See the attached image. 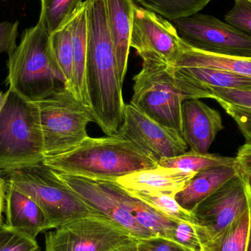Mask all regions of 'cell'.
Wrapping results in <instances>:
<instances>
[{
    "label": "cell",
    "instance_id": "obj_14",
    "mask_svg": "<svg viewBox=\"0 0 251 251\" xmlns=\"http://www.w3.org/2000/svg\"><path fill=\"white\" fill-rule=\"evenodd\" d=\"M182 137L190 151L207 153L217 134L224 129L219 112L200 100L184 101L181 107Z\"/></svg>",
    "mask_w": 251,
    "mask_h": 251
},
{
    "label": "cell",
    "instance_id": "obj_37",
    "mask_svg": "<svg viewBox=\"0 0 251 251\" xmlns=\"http://www.w3.org/2000/svg\"><path fill=\"white\" fill-rule=\"evenodd\" d=\"M6 181L0 178V226L2 223V213L5 209Z\"/></svg>",
    "mask_w": 251,
    "mask_h": 251
},
{
    "label": "cell",
    "instance_id": "obj_8",
    "mask_svg": "<svg viewBox=\"0 0 251 251\" xmlns=\"http://www.w3.org/2000/svg\"><path fill=\"white\" fill-rule=\"evenodd\" d=\"M251 206V179L240 171L193 210L203 246L221 235Z\"/></svg>",
    "mask_w": 251,
    "mask_h": 251
},
{
    "label": "cell",
    "instance_id": "obj_6",
    "mask_svg": "<svg viewBox=\"0 0 251 251\" xmlns=\"http://www.w3.org/2000/svg\"><path fill=\"white\" fill-rule=\"evenodd\" d=\"M6 178V182L41 207L51 229L82 217L101 215L88 206L43 162L10 171Z\"/></svg>",
    "mask_w": 251,
    "mask_h": 251
},
{
    "label": "cell",
    "instance_id": "obj_36",
    "mask_svg": "<svg viewBox=\"0 0 251 251\" xmlns=\"http://www.w3.org/2000/svg\"><path fill=\"white\" fill-rule=\"evenodd\" d=\"M235 158L240 171L251 179V144L245 143L242 146Z\"/></svg>",
    "mask_w": 251,
    "mask_h": 251
},
{
    "label": "cell",
    "instance_id": "obj_40",
    "mask_svg": "<svg viewBox=\"0 0 251 251\" xmlns=\"http://www.w3.org/2000/svg\"><path fill=\"white\" fill-rule=\"evenodd\" d=\"M247 251H251V227L250 237H249V246H248Z\"/></svg>",
    "mask_w": 251,
    "mask_h": 251
},
{
    "label": "cell",
    "instance_id": "obj_1",
    "mask_svg": "<svg viewBox=\"0 0 251 251\" xmlns=\"http://www.w3.org/2000/svg\"><path fill=\"white\" fill-rule=\"evenodd\" d=\"M86 85L95 123L104 134L119 131L126 104L116 52L106 19L104 0H87Z\"/></svg>",
    "mask_w": 251,
    "mask_h": 251
},
{
    "label": "cell",
    "instance_id": "obj_17",
    "mask_svg": "<svg viewBox=\"0 0 251 251\" xmlns=\"http://www.w3.org/2000/svg\"><path fill=\"white\" fill-rule=\"evenodd\" d=\"M195 175L176 168L158 166L124 176L116 182L131 193H162L175 196Z\"/></svg>",
    "mask_w": 251,
    "mask_h": 251
},
{
    "label": "cell",
    "instance_id": "obj_35",
    "mask_svg": "<svg viewBox=\"0 0 251 251\" xmlns=\"http://www.w3.org/2000/svg\"><path fill=\"white\" fill-rule=\"evenodd\" d=\"M138 251H188L173 240L161 237L137 240Z\"/></svg>",
    "mask_w": 251,
    "mask_h": 251
},
{
    "label": "cell",
    "instance_id": "obj_33",
    "mask_svg": "<svg viewBox=\"0 0 251 251\" xmlns=\"http://www.w3.org/2000/svg\"><path fill=\"white\" fill-rule=\"evenodd\" d=\"M19 23L16 22H0V54L2 53L10 55L17 47Z\"/></svg>",
    "mask_w": 251,
    "mask_h": 251
},
{
    "label": "cell",
    "instance_id": "obj_3",
    "mask_svg": "<svg viewBox=\"0 0 251 251\" xmlns=\"http://www.w3.org/2000/svg\"><path fill=\"white\" fill-rule=\"evenodd\" d=\"M130 104L156 123L182 137L181 107L185 100L212 99L210 91L175 68L162 63H143L133 77Z\"/></svg>",
    "mask_w": 251,
    "mask_h": 251
},
{
    "label": "cell",
    "instance_id": "obj_28",
    "mask_svg": "<svg viewBox=\"0 0 251 251\" xmlns=\"http://www.w3.org/2000/svg\"><path fill=\"white\" fill-rule=\"evenodd\" d=\"M82 0H41L40 16L50 34L66 23Z\"/></svg>",
    "mask_w": 251,
    "mask_h": 251
},
{
    "label": "cell",
    "instance_id": "obj_24",
    "mask_svg": "<svg viewBox=\"0 0 251 251\" xmlns=\"http://www.w3.org/2000/svg\"><path fill=\"white\" fill-rule=\"evenodd\" d=\"M51 51L59 70L64 79V85L71 90L73 67L72 16L57 30L50 34Z\"/></svg>",
    "mask_w": 251,
    "mask_h": 251
},
{
    "label": "cell",
    "instance_id": "obj_42",
    "mask_svg": "<svg viewBox=\"0 0 251 251\" xmlns=\"http://www.w3.org/2000/svg\"><path fill=\"white\" fill-rule=\"evenodd\" d=\"M248 1H250V2L251 3V0H248Z\"/></svg>",
    "mask_w": 251,
    "mask_h": 251
},
{
    "label": "cell",
    "instance_id": "obj_5",
    "mask_svg": "<svg viewBox=\"0 0 251 251\" xmlns=\"http://www.w3.org/2000/svg\"><path fill=\"white\" fill-rule=\"evenodd\" d=\"M0 112V176L44 159V138L36 103L12 88Z\"/></svg>",
    "mask_w": 251,
    "mask_h": 251
},
{
    "label": "cell",
    "instance_id": "obj_31",
    "mask_svg": "<svg viewBox=\"0 0 251 251\" xmlns=\"http://www.w3.org/2000/svg\"><path fill=\"white\" fill-rule=\"evenodd\" d=\"M173 241L188 251H202L203 243L199 237L196 225L189 222H177Z\"/></svg>",
    "mask_w": 251,
    "mask_h": 251
},
{
    "label": "cell",
    "instance_id": "obj_15",
    "mask_svg": "<svg viewBox=\"0 0 251 251\" xmlns=\"http://www.w3.org/2000/svg\"><path fill=\"white\" fill-rule=\"evenodd\" d=\"M97 181L122 204L137 224L150 231L154 237L173 240L176 221L170 219L137 199L132 193L119 185L116 181Z\"/></svg>",
    "mask_w": 251,
    "mask_h": 251
},
{
    "label": "cell",
    "instance_id": "obj_41",
    "mask_svg": "<svg viewBox=\"0 0 251 251\" xmlns=\"http://www.w3.org/2000/svg\"><path fill=\"white\" fill-rule=\"evenodd\" d=\"M0 1H6V0H0Z\"/></svg>",
    "mask_w": 251,
    "mask_h": 251
},
{
    "label": "cell",
    "instance_id": "obj_29",
    "mask_svg": "<svg viewBox=\"0 0 251 251\" xmlns=\"http://www.w3.org/2000/svg\"><path fill=\"white\" fill-rule=\"evenodd\" d=\"M0 251H41V249L36 239L2 224L0 226Z\"/></svg>",
    "mask_w": 251,
    "mask_h": 251
},
{
    "label": "cell",
    "instance_id": "obj_34",
    "mask_svg": "<svg viewBox=\"0 0 251 251\" xmlns=\"http://www.w3.org/2000/svg\"><path fill=\"white\" fill-rule=\"evenodd\" d=\"M221 106L238 126L242 134L246 139V143L251 144V110L228 104H222Z\"/></svg>",
    "mask_w": 251,
    "mask_h": 251
},
{
    "label": "cell",
    "instance_id": "obj_43",
    "mask_svg": "<svg viewBox=\"0 0 251 251\" xmlns=\"http://www.w3.org/2000/svg\"></svg>",
    "mask_w": 251,
    "mask_h": 251
},
{
    "label": "cell",
    "instance_id": "obj_23",
    "mask_svg": "<svg viewBox=\"0 0 251 251\" xmlns=\"http://www.w3.org/2000/svg\"><path fill=\"white\" fill-rule=\"evenodd\" d=\"M251 227V206L244 215L212 241L202 251H247Z\"/></svg>",
    "mask_w": 251,
    "mask_h": 251
},
{
    "label": "cell",
    "instance_id": "obj_10",
    "mask_svg": "<svg viewBox=\"0 0 251 251\" xmlns=\"http://www.w3.org/2000/svg\"><path fill=\"white\" fill-rule=\"evenodd\" d=\"M171 23L192 48L221 55L251 57V35L215 16L198 13Z\"/></svg>",
    "mask_w": 251,
    "mask_h": 251
},
{
    "label": "cell",
    "instance_id": "obj_19",
    "mask_svg": "<svg viewBox=\"0 0 251 251\" xmlns=\"http://www.w3.org/2000/svg\"><path fill=\"white\" fill-rule=\"evenodd\" d=\"M88 1L82 0L72 15L73 67L71 90L75 97L90 107L86 85L88 50Z\"/></svg>",
    "mask_w": 251,
    "mask_h": 251
},
{
    "label": "cell",
    "instance_id": "obj_2",
    "mask_svg": "<svg viewBox=\"0 0 251 251\" xmlns=\"http://www.w3.org/2000/svg\"><path fill=\"white\" fill-rule=\"evenodd\" d=\"M43 163L57 172L101 181H117L158 167L153 158L119 132L97 138L88 136L64 153L44 158Z\"/></svg>",
    "mask_w": 251,
    "mask_h": 251
},
{
    "label": "cell",
    "instance_id": "obj_30",
    "mask_svg": "<svg viewBox=\"0 0 251 251\" xmlns=\"http://www.w3.org/2000/svg\"><path fill=\"white\" fill-rule=\"evenodd\" d=\"M213 100L220 104H225L251 110V90H232L209 88Z\"/></svg>",
    "mask_w": 251,
    "mask_h": 251
},
{
    "label": "cell",
    "instance_id": "obj_13",
    "mask_svg": "<svg viewBox=\"0 0 251 251\" xmlns=\"http://www.w3.org/2000/svg\"><path fill=\"white\" fill-rule=\"evenodd\" d=\"M54 171L57 177L76 193L88 206L113 221L136 240L154 237L150 231L137 224L97 180Z\"/></svg>",
    "mask_w": 251,
    "mask_h": 251
},
{
    "label": "cell",
    "instance_id": "obj_16",
    "mask_svg": "<svg viewBox=\"0 0 251 251\" xmlns=\"http://www.w3.org/2000/svg\"><path fill=\"white\" fill-rule=\"evenodd\" d=\"M6 224L31 238L51 229L45 214L33 200L6 182Z\"/></svg>",
    "mask_w": 251,
    "mask_h": 251
},
{
    "label": "cell",
    "instance_id": "obj_4",
    "mask_svg": "<svg viewBox=\"0 0 251 251\" xmlns=\"http://www.w3.org/2000/svg\"><path fill=\"white\" fill-rule=\"evenodd\" d=\"M7 66L6 84L32 102L54 94L63 87L58 82L64 85L51 51L50 32L41 16L35 26L22 32L20 42L8 55Z\"/></svg>",
    "mask_w": 251,
    "mask_h": 251
},
{
    "label": "cell",
    "instance_id": "obj_7",
    "mask_svg": "<svg viewBox=\"0 0 251 251\" xmlns=\"http://www.w3.org/2000/svg\"><path fill=\"white\" fill-rule=\"evenodd\" d=\"M35 103L39 110L45 158L78 146L88 137V125L95 123L91 108L65 86Z\"/></svg>",
    "mask_w": 251,
    "mask_h": 251
},
{
    "label": "cell",
    "instance_id": "obj_27",
    "mask_svg": "<svg viewBox=\"0 0 251 251\" xmlns=\"http://www.w3.org/2000/svg\"><path fill=\"white\" fill-rule=\"evenodd\" d=\"M130 193L173 221L196 224L193 212L181 207L175 196L162 193Z\"/></svg>",
    "mask_w": 251,
    "mask_h": 251
},
{
    "label": "cell",
    "instance_id": "obj_9",
    "mask_svg": "<svg viewBox=\"0 0 251 251\" xmlns=\"http://www.w3.org/2000/svg\"><path fill=\"white\" fill-rule=\"evenodd\" d=\"M134 237L104 215L63 224L45 236V251H113Z\"/></svg>",
    "mask_w": 251,
    "mask_h": 251
},
{
    "label": "cell",
    "instance_id": "obj_32",
    "mask_svg": "<svg viewBox=\"0 0 251 251\" xmlns=\"http://www.w3.org/2000/svg\"><path fill=\"white\" fill-rule=\"evenodd\" d=\"M224 19L251 36V3L248 0H234L232 8L225 15Z\"/></svg>",
    "mask_w": 251,
    "mask_h": 251
},
{
    "label": "cell",
    "instance_id": "obj_26",
    "mask_svg": "<svg viewBox=\"0 0 251 251\" xmlns=\"http://www.w3.org/2000/svg\"><path fill=\"white\" fill-rule=\"evenodd\" d=\"M143 8L172 22L193 16L212 0H136Z\"/></svg>",
    "mask_w": 251,
    "mask_h": 251
},
{
    "label": "cell",
    "instance_id": "obj_18",
    "mask_svg": "<svg viewBox=\"0 0 251 251\" xmlns=\"http://www.w3.org/2000/svg\"><path fill=\"white\" fill-rule=\"evenodd\" d=\"M106 19L116 52L121 81L124 84L128 66L132 29L134 0H104Z\"/></svg>",
    "mask_w": 251,
    "mask_h": 251
},
{
    "label": "cell",
    "instance_id": "obj_39",
    "mask_svg": "<svg viewBox=\"0 0 251 251\" xmlns=\"http://www.w3.org/2000/svg\"><path fill=\"white\" fill-rule=\"evenodd\" d=\"M6 93L0 91V112L4 105V100H5Z\"/></svg>",
    "mask_w": 251,
    "mask_h": 251
},
{
    "label": "cell",
    "instance_id": "obj_25",
    "mask_svg": "<svg viewBox=\"0 0 251 251\" xmlns=\"http://www.w3.org/2000/svg\"><path fill=\"white\" fill-rule=\"evenodd\" d=\"M237 164L236 158L227 157L212 153H199L189 151L184 154L158 161V166L176 168L187 172L197 174L211 167Z\"/></svg>",
    "mask_w": 251,
    "mask_h": 251
},
{
    "label": "cell",
    "instance_id": "obj_20",
    "mask_svg": "<svg viewBox=\"0 0 251 251\" xmlns=\"http://www.w3.org/2000/svg\"><path fill=\"white\" fill-rule=\"evenodd\" d=\"M238 171L237 164L218 165L200 171L176 194L175 199L181 207L193 212L199 203L221 188Z\"/></svg>",
    "mask_w": 251,
    "mask_h": 251
},
{
    "label": "cell",
    "instance_id": "obj_44",
    "mask_svg": "<svg viewBox=\"0 0 251 251\" xmlns=\"http://www.w3.org/2000/svg\"></svg>",
    "mask_w": 251,
    "mask_h": 251
},
{
    "label": "cell",
    "instance_id": "obj_38",
    "mask_svg": "<svg viewBox=\"0 0 251 251\" xmlns=\"http://www.w3.org/2000/svg\"><path fill=\"white\" fill-rule=\"evenodd\" d=\"M113 251H138L137 249V240H134L130 241L129 243H126L123 246H120L118 249Z\"/></svg>",
    "mask_w": 251,
    "mask_h": 251
},
{
    "label": "cell",
    "instance_id": "obj_12",
    "mask_svg": "<svg viewBox=\"0 0 251 251\" xmlns=\"http://www.w3.org/2000/svg\"><path fill=\"white\" fill-rule=\"evenodd\" d=\"M118 132L156 161L187 152V143L178 133L156 123L131 104H126L123 124Z\"/></svg>",
    "mask_w": 251,
    "mask_h": 251
},
{
    "label": "cell",
    "instance_id": "obj_11",
    "mask_svg": "<svg viewBox=\"0 0 251 251\" xmlns=\"http://www.w3.org/2000/svg\"><path fill=\"white\" fill-rule=\"evenodd\" d=\"M185 46L171 22L136 5L130 47L136 50L143 63L172 66Z\"/></svg>",
    "mask_w": 251,
    "mask_h": 251
},
{
    "label": "cell",
    "instance_id": "obj_22",
    "mask_svg": "<svg viewBox=\"0 0 251 251\" xmlns=\"http://www.w3.org/2000/svg\"><path fill=\"white\" fill-rule=\"evenodd\" d=\"M171 66L207 89L251 90V78L234 72L199 66Z\"/></svg>",
    "mask_w": 251,
    "mask_h": 251
},
{
    "label": "cell",
    "instance_id": "obj_21",
    "mask_svg": "<svg viewBox=\"0 0 251 251\" xmlns=\"http://www.w3.org/2000/svg\"><path fill=\"white\" fill-rule=\"evenodd\" d=\"M172 66L214 68L251 78V57H235L205 52L186 44Z\"/></svg>",
    "mask_w": 251,
    "mask_h": 251
}]
</instances>
